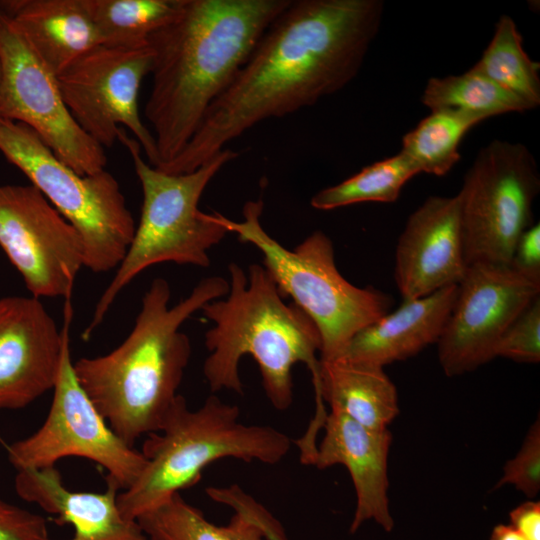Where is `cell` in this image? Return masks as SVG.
I'll return each instance as SVG.
<instances>
[{"mask_svg": "<svg viewBox=\"0 0 540 540\" xmlns=\"http://www.w3.org/2000/svg\"><path fill=\"white\" fill-rule=\"evenodd\" d=\"M383 12L382 0H291L185 148L157 169L193 172L258 123L343 89L357 76Z\"/></svg>", "mask_w": 540, "mask_h": 540, "instance_id": "obj_1", "label": "cell"}, {"mask_svg": "<svg viewBox=\"0 0 540 540\" xmlns=\"http://www.w3.org/2000/svg\"><path fill=\"white\" fill-rule=\"evenodd\" d=\"M291 0H180L175 17L148 38L152 87L144 115L159 162L188 144L261 36Z\"/></svg>", "mask_w": 540, "mask_h": 540, "instance_id": "obj_2", "label": "cell"}, {"mask_svg": "<svg viewBox=\"0 0 540 540\" xmlns=\"http://www.w3.org/2000/svg\"><path fill=\"white\" fill-rule=\"evenodd\" d=\"M228 288L226 279L210 276L170 307L169 283L155 278L126 339L105 355L73 362L80 385L129 446L160 430L179 395L192 351L181 325L208 302L224 297Z\"/></svg>", "mask_w": 540, "mask_h": 540, "instance_id": "obj_3", "label": "cell"}, {"mask_svg": "<svg viewBox=\"0 0 540 540\" xmlns=\"http://www.w3.org/2000/svg\"><path fill=\"white\" fill-rule=\"evenodd\" d=\"M229 288L223 299L202 307L214 326L205 333L209 351L203 374L212 392L243 393L239 365L243 356L257 363L265 394L277 410L293 402L292 369L304 363L317 379L321 337L314 322L295 304H286L263 265L251 264L248 276L229 265Z\"/></svg>", "mask_w": 540, "mask_h": 540, "instance_id": "obj_4", "label": "cell"}, {"mask_svg": "<svg viewBox=\"0 0 540 540\" xmlns=\"http://www.w3.org/2000/svg\"><path fill=\"white\" fill-rule=\"evenodd\" d=\"M146 465L137 480L117 496L124 518L137 520L180 491L196 484L203 470L223 458L274 465L291 448V439L269 425L245 424L237 405L209 396L189 409L178 395L161 428L148 434Z\"/></svg>", "mask_w": 540, "mask_h": 540, "instance_id": "obj_5", "label": "cell"}, {"mask_svg": "<svg viewBox=\"0 0 540 540\" xmlns=\"http://www.w3.org/2000/svg\"><path fill=\"white\" fill-rule=\"evenodd\" d=\"M118 141L129 151L142 187L141 217L123 260L95 306L83 339L91 336L119 293L142 271L164 262L208 267V251L228 233L217 212L204 213L198 204L209 182L238 156L237 152L225 148L195 171L173 175L146 163L140 144L123 128Z\"/></svg>", "mask_w": 540, "mask_h": 540, "instance_id": "obj_6", "label": "cell"}, {"mask_svg": "<svg viewBox=\"0 0 540 540\" xmlns=\"http://www.w3.org/2000/svg\"><path fill=\"white\" fill-rule=\"evenodd\" d=\"M263 206L261 199L246 202L240 222L217 215L228 233L262 253V265L282 297H291L314 322L321 337L319 360L334 359L357 332L390 311L392 299L348 282L336 266L332 241L320 230L294 250L283 247L260 223Z\"/></svg>", "mask_w": 540, "mask_h": 540, "instance_id": "obj_7", "label": "cell"}, {"mask_svg": "<svg viewBox=\"0 0 540 540\" xmlns=\"http://www.w3.org/2000/svg\"><path fill=\"white\" fill-rule=\"evenodd\" d=\"M0 152L79 232L84 267L104 273L119 266L136 225L120 185L110 172L76 173L29 126L3 118Z\"/></svg>", "mask_w": 540, "mask_h": 540, "instance_id": "obj_8", "label": "cell"}, {"mask_svg": "<svg viewBox=\"0 0 540 540\" xmlns=\"http://www.w3.org/2000/svg\"><path fill=\"white\" fill-rule=\"evenodd\" d=\"M61 328L63 346L53 399L40 428L7 447L17 471L55 466L65 457H81L107 471V481L129 488L146 465L141 451L126 444L108 425L80 385L71 358V299L65 300Z\"/></svg>", "mask_w": 540, "mask_h": 540, "instance_id": "obj_9", "label": "cell"}, {"mask_svg": "<svg viewBox=\"0 0 540 540\" xmlns=\"http://www.w3.org/2000/svg\"><path fill=\"white\" fill-rule=\"evenodd\" d=\"M539 190L537 163L525 145L496 139L479 150L458 192L467 267L510 264L517 239L533 224Z\"/></svg>", "mask_w": 540, "mask_h": 540, "instance_id": "obj_10", "label": "cell"}, {"mask_svg": "<svg viewBox=\"0 0 540 540\" xmlns=\"http://www.w3.org/2000/svg\"><path fill=\"white\" fill-rule=\"evenodd\" d=\"M0 64V118L29 126L59 160L80 175L105 170L104 148L73 118L57 76L1 10Z\"/></svg>", "mask_w": 540, "mask_h": 540, "instance_id": "obj_11", "label": "cell"}, {"mask_svg": "<svg viewBox=\"0 0 540 540\" xmlns=\"http://www.w3.org/2000/svg\"><path fill=\"white\" fill-rule=\"evenodd\" d=\"M152 63L149 44L135 49L98 45L66 67L57 80L67 108L91 138L103 148H110L125 126L149 164L156 167V142L142 122L138 106L140 87Z\"/></svg>", "mask_w": 540, "mask_h": 540, "instance_id": "obj_12", "label": "cell"}, {"mask_svg": "<svg viewBox=\"0 0 540 540\" xmlns=\"http://www.w3.org/2000/svg\"><path fill=\"white\" fill-rule=\"evenodd\" d=\"M0 247L31 296L71 299L83 240L33 185L0 186Z\"/></svg>", "mask_w": 540, "mask_h": 540, "instance_id": "obj_13", "label": "cell"}, {"mask_svg": "<svg viewBox=\"0 0 540 540\" xmlns=\"http://www.w3.org/2000/svg\"><path fill=\"white\" fill-rule=\"evenodd\" d=\"M538 295L540 283L523 277L509 265L468 266L437 341L444 373L459 376L494 359L503 332Z\"/></svg>", "mask_w": 540, "mask_h": 540, "instance_id": "obj_14", "label": "cell"}, {"mask_svg": "<svg viewBox=\"0 0 540 540\" xmlns=\"http://www.w3.org/2000/svg\"><path fill=\"white\" fill-rule=\"evenodd\" d=\"M63 333L38 298H0V409H21L52 390Z\"/></svg>", "mask_w": 540, "mask_h": 540, "instance_id": "obj_15", "label": "cell"}, {"mask_svg": "<svg viewBox=\"0 0 540 540\" xmlns=\"http://www.w3.org/2000/svg\"><path fill=\"white\" fill-rule=\"evenodd\" d=\"M467 269L460 197L430 196L408 217L395 252V281L403 300L457 285Z\"/></svg>", "mask_w": 540, "mask_h": 540, "instance_id": "obj_16", "label": "cell"}, {"mask_svg": "<svg viewBox=\"0 0 540 540\" xmlns=\"http://www.w3.org/2000/svg\"><path fill=\"white\" fill-rule=\"evenodd\" d=\"M323 428V439L310 465L318 469L343 465L349 472L356 493L350 533L371 520L391 532L394 528L388 498L391 432L364 427L336 410L327 413Z\"/></svg>", "mask_w": 540, "mask_h": 540, "instance_id": "obj_17", "label": "cell"}, {"mask_svg": "<svg viewBox=\"0 0 540 540\" xmlns=\"http://www.w3.org/2000/svg\"><path fill=\"white\" fill-rule=\"evenodd\" d=\"M15 490L23 500L54 515L57 524L72 525L74 533L68 540H150L137 521L121 514L117 505L120 490L111 481L104 492L72 491L60 471L51 466L17 471Z\"/></svg>", "mask_w": 540, "mask_h": 540, "instance_id": "obj_18", "label": "cell"}, {"mask_svg": "<svg viewBox=\"0 0 540 540\" xmlns=\"http://www.w3.org/2000/svg\"><path fill=\"white\" fill-rule=\"evenodd\" d=\"M313 386L316 413L306 433L296 440L303 451L311 452L317 446V433L327 416L324 401L330 410L374 430L388 429L399 414L396 386L380 366L340 357L320 360Z\"/></svg>", "mask_w": 540, "mask_h": 540, "instance_id": "obj_19", "label": "cell"}, {"mask_svg": "<svg viewBox=\"0 0 540 540\" xmlns=\"http://www.w3.org/2000/svg\"><path fill=\"white\" fill-rule=\"evenodd\" d=\"M457 294V285L406 299L357 332L336 358L383 367L437 343Z\"/></svg>", "mask_w": 540, "mask_h": 540, "instance_id": "obj_20", "label": "cell"}, {"mask_svg": "<svg viewBox=\"0 0 540 540\" xmlns=\"http://www.w3.org/2000/svg\"><path fill=\"white\" fill-rule=\"evenodd\" d=\"M0 10L56 76L102 45L89 0H2Z\"/></svg>", "mask_w": 540, "mask_h": 540, "instance_id": "obj_21", "label": "cell"}, {"mask_svg": "<svg viewBox=\"0 0 540 540\" xmlns=\"http://www.w3.org/2000/svg\"><path fill=\"white\" fill-rule=\"evenodd\" d=\"M136 521L150 540H265L253 522L237 513L227 525L211 523L180 493Z\"/></svg>", "mask_w": 540, "mask_h": 540, "instance_id": "obj_22", "label": "cell"}, {"mask_svg": "<svg viewBox=\"0 0 540 540\" xmlns=\"http://www.w3.org/2000/svg\"><path fill=\"white\" fill-rule=\"evenodd\" d=\"M472 68L520 98L530 109L539 106L540 66L525 52L522 36L510 16L498 19L490 43Z\"/></svg>", "mask_w": 540, "mask_h": 540, "instance_id": "obj_23", "label": "cell"}, {"mask_svg": "<svg viewBox=\"0 0 540 540\" xmlns=\"http://www.w3.org/2000/svg\"><path fill=\"white\" fill-rule=\"evenodd\" d=\"M422 103L431 111L450 109L482 120L530 107L472 67L460 75L431 77L422 94Z\"/></svg>", "mask_w": 540, "mask_h": 540, "instance_id": "obj_24", "label": "cell"}, {"mask_svg": "<svg viewBox=\"0 0 540 540\" xmlns=\"http://www.w3.org/2000/svg\"><path fill=\"white\" fill-rule=\"evenodd\" d=\"M483 120L450 109L432 110L402 138L403 154L420 173L446 175L460 160L459 145L466 133Z\"/></svg>", "mask_w": 540, "mask_h": 540, "instance_id": "obj_25", "label": "cell"}, {"mask_svg": "<svg viewBox=\"0 0 540 540\" xmlns=\"http://www.w3.org/2000/svg\"><path fill=\"white\" fill-rule=\"evenodd\" d=\"M102 45L135 49L177 14L180 0H89Z\"/></svg>", "mask_w": 540, "mask_h": 540, "instance_id": "obj_26", "label": "cell"}, {"mask_svg": "<svg viewBox=\"0 0 540 540\" xmlns=\"http://www.w3.org/2000/svg\"><path fill=\"white\" fill-rule=\"evenodd\" d=\"M420 171L405 154L374 162L344 181L317 192L310 201L317 210H333L363 202H395L403 186Z\"/></svg>", "mask_w": 540, "mask_h": 540, "instance_id": "obj_27", "label": "cell"}, {"mask_svg": "<svg viewBox=\"0 0 540 540\" xmlns=\"http://www.w3.org/2000/svg\"><path fill=\"white\" fill-rule=\"evenodd\" d=\"M496 357L521 363L540 361V295L503 332L495 348Z\"/></svg>", "mask_w": 540, "mask_h": 540, "instance_id": "obj_28", "label": "cell"}, {"mask_svg": "<svg viewBox=\"0 0 540 540\" xmlns=\"http://www.w3.org/2000/svg\"><path fill=\"white\" fill-rule=\"evenodd\" d=\"M513 485L529 498L540 491V420L530 426L517 454L506 462L493 489Z\"/></svg>", "mask_w": 540, "mask_h": 540, "instance_id": "obj_29", "label": "cell"}, {"mask_svg": "<svg viewBox=\"0 0 540 540\" xmlns=\"http://www.w3.org/2000/svg\"><path fill=\"white\" fill-rule=\"evenodd\" d=\"M46 519L0 498V540H46Z\"/></svg>", "mask_w": 540, "mask_h": 540, "instance_id": "obj_30", "label": "cell"}, {"mask_svg": "<svg viewBox=\"0 0 540 540\" xmlns=\"http://www.w3.org/2000/svg\"><path fill=\"white\" fill-rule=\"evenodd\" d=\"M509 266L523 277L540 283V224L525 229L514 246Z\"/></svg>", "mask_w": 540, "mask_h": 540, "instance_id": "obj_31", "label": "cell"}, {"mask_svg": "<svg viewBox=\"0 0 540 540\" xmlns=\"http://www.w3.org/2000/svg\"><path fill=\"white\" fill-rule=\"evenodd\" d=\"M510 525L526 540H540V502L526 501L509 512Z\"/></svg>", "mask_w": 540, "mask_h": 540, "instance_id": "obj_32", "label": "cell"}, {"mask_svg": "<svg viewBox=\"0 0 540 540\" xmlns=\"http://www.w3.org/2000/svg\"><path fill=\"white\" fill-rule=\"evenodd\" d=\"M251 519L262 531L265 540H288L281 523L264 506L256 508Z\"/></svg>", "mask_w": 540, "mask_h": 540, "instance_id": "obj_33", "label": "cell"}, {"mask_svg": "<svg viewBox=\"0 0 540 540\" xmlns=\"http://www.w3.org/2000/svg\"><path fill=\"white\" fill-rule=\"evenodd\" d=\"M489 540H526L510 524H497L494 526Z\"/></svg>", "mask_w": 540, "mask_h": 540, "instance_id": "obj_34", "label": "cell"}, {"mask_svg": "<svg viewBox=\"0 0 540 540\" xmlns=\"http://www.w3.org/2000/svg\"><path fill=\"white\" fill-rule=\"evenodd\" d=\"M0 82H1V64H0Z\"/></svg>", "mask_w": 540, "mask_h": 540, "instance_id": "obj_35", "label": "cell"}]
</instances>
